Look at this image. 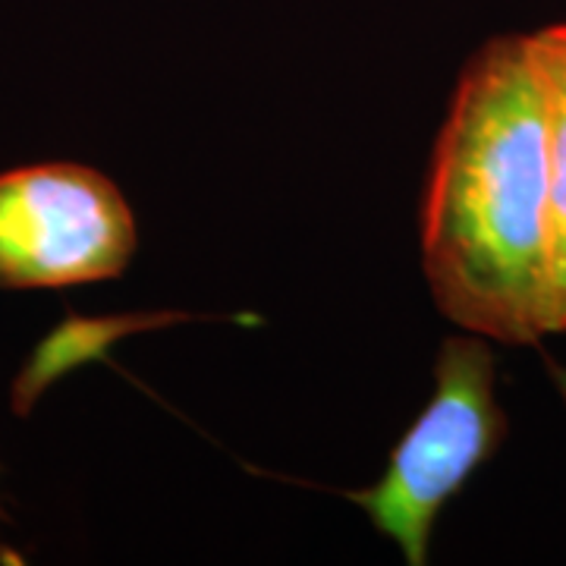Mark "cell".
I'll return each mask as SVG.
<instances>
[{
	"mask_svg": "<svg viewBox=\"0 0 566 566\" xmlns=\"http://www.w3.org/2000/svg\"><path fill=\"white\" fill-rule=\"evenodd\" d=\"M136 252V218L117 182L85 164L0 174V286L57 290L111 281Z\"/></svg>",
	"mask_w": 566,
	"mask_h": 566,
	"instance_id": "cell-3",
	"label": "cell"
},
{
	"mask_svg": "<svg viewBox=\"0 0 566 566\" xmlns=\"http://www.w3.org/2000/svg\"><path fill=\"white\" fill-rule=\"evenodd\" d=\"M504 409L494 397V356L485 337H447L434 363V394L394 447L381 482L349 497L371 526L400 547L409 566L428 560L438 513L504 441Z\"/></svg>",
	"mask_w": 566,
	"mask_h": 566,
	"instance_id": "cell-2",
	"label": "cell"
},
{
	"mask_svg": "<svg viewBox=\"0 0 566 566\" xmlns=\"http://www.w3.org/2000/svg\"><path fill=\"white\" fill-rule=\"evenodd\" d=\"M547 114V252L551 334L566 331V22L528 32Z\"/></svg>",
	"mask_w": 566,
	"mask_h": 566,
	"instance_id": "cell-4",
	"label": "cell"
},
{
	"mask_svg": "<svg viewBox=\"0 0 566 566\" xmlns=\"http://www.w3.org/2000/svg\"><path fill=\"white\" fill-rule=\"evenodd\" d=\"M422 268L469 334H551L547 114L528 32L485 41L457 80L424 182Z\"/></svg>",
	"mask_w": 566,
	"mask_h": 566,
	"instance_id": "cell-1",
	"label": "cell"
}]
</instances>
